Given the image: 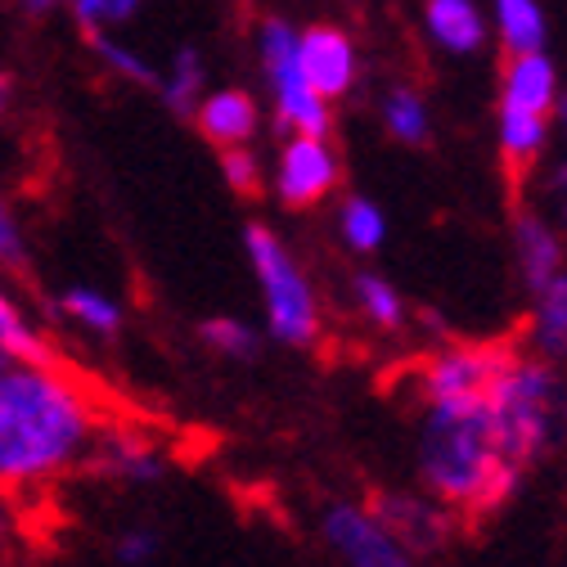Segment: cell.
I'll list each match as a JSON object with an SVG mask.
<instances>
[{
    "instance_id": "cell-1",
    "label": "cell",
    "mask_w": 567,
    "mask_h": 567,
    "mask_svg": "<svg viewBox=\"0 0 567 567\" xmlns=\"http://www.w3.org/2000/svg\"><path fill=\"white\" fill-rule=\"evenodd\" d=\"M100 429V401L59 361L0 365V491L10 501L86 468Z\"/></svg>"
},
{
    "instance_id": "cell-2",
    "label": "cell",
    "mask_w": 567,
    "mask_h": 567,
    "mask_svg": "<svg viewBox=\"0 0 567 567\" xmlns=\"http://www.w3.org/2000/svg\"><path fill=\"white\" fill-rule=\"evenodd\" d=\"M414 464L423 491L460 518H495L527 477V468L509 460L482 396L423 401Z\"/></svg>"
},
{
    "instance_id": "cell-3",
    "label": "cell",
    "mask_w": 567,
    "mask_h": 567,
    "mask_svg": "<svg viewBox=\"0 0 567 567\" xmlns=\"http://www.w3.org/2000/svg\"><path fill=\"white\" fill-rule=\"evenodd\" d=\"M501 442L518 468H532L567 437V383L563 365L536 357V351H509L501 374L482 392Z\"/></svg>"
},
{
    "instance_id": "cell-4",
    "label": "cell",
    "mask_w": 567,
    "mask_h": 567,
    "mask_svg": "<svg viewBox=\"0 0 567 567\" xmlns=\"http://www.w3.org/2000/svg\"><path fill=\"white\" fill-rule=\"evenodd\" d=\"M244 244H248V266H252L257 289H261L266 333L284 347H311L324 329V316H320V298H316V284H311L307 266L261 221L248 226Z\"/></svg>"
},
{
    "instance_id": "cell-5",
    "label": "cell",
    "mask_w": 567,
    "mask_h": 567,
    "mask_svg": "<svg viewBox=\"0 0 567 567\" xmlns=\"http://www.w3.org/2000/svg\"><path fill=\"white\" fill-rule=\"evenodd\" d=\"M261 63H266L270 91H275V117H279V126L293 131V135H329L333 131L329 100L316 95V86L302 73L298 37L284 28V23H275V19L261 28Z\"/></svg>"
},
{
    "instance_id": "cell-6",
    "label": "cell",
    "mask_w": 567,
    "mask_h": 567,
    "mask_svg": "<svg viewBox=\"0 0 567 567\" xmlns=\"http://www.w3.org/2000/svg\"><path fill=\"white\" fill-rule=\"evenodd\" d=\"M320 536L342 567H419V554L401 545L370 505L338 501L320 514Z\"/></svg>"
},
{
    "instance_id": "cell-7",
    "label": "cell",
    "mask_w": 567,
    "mask_h": 567,
    "mask_svg": "<svg viewBox=\"0 0 567 567\" xmlns=\"http://www.w3.org/2000/svg\"><path fill=\"white\" fill-rule=\"evenodd\" d=\"M514 347L505 342H446L429 351L419 365V392L423 401H473L501 374Z\"/></svg>"
},
{
    "instance_id": "cell-8",
    "label": "cell",
    "mask_w": 567,
    "mask_h": 567,
    "mask_svg": "<svg viewBox=\"0 0 567 567\" xmlns=\"http://www.w3.org/2000/svg\"><path fill=\"white\" fill-rule=\"evenodd\" d=\"M342 185V158L329 135H289L275 163V198L289 212H311Z\"/></svg>"
},
{
    "instance_id": "cell-9",
    "label": "cell",
    "mask_w": 567,
    "mask_h": 567,
    "mask_svg": "<svg viewBox=\"0 0 567 567\" xmlns=\"http://www.w3.org/2000/svg\"><path fill=\"white\" fill-rule=\"evenodd\" d=\"M370 509L383 518V527L410 545L414 554H437L451 545L460 514H451L442 501H433L429 491H379Z\"/></svg>"
},
{
    "instance_id": "cell-10",
    "label": "cell",
    "mask_w": 567,
    "mask_h": 567,
    "mask_svg": "<svg viewBox=\"0 0 567 567\" xmlns=\"http://www.w3.org/2000/svg\"><path fill=\"white\" fill-rule=\"evenodd\" d=\"M95 473L113 477V482H154L163 473V446L150 437V433H140V429H126V423H104L95 446H91V460H86Z\"/></svg>"
},
{
    "instance_id": "cell-11",
    "label": "cell",
    "mask_w": 567,
    "mask_h": 567,
    "mask_svg": "<svg viewBox=\"0 0 567 567\" xmlns=\"http://www.w3.org/2000/svg\"><path fill=\"white\" fill-rule=\"evenodd\" d=\"M514 261L523 284L536 293L567 266V235L545 217L540 207H518L514 212Z\"/></svg>"
},
{
    "instance_id": "cell-12",
    "label": "cell",
    "mask_w": 567,
    "mask_h": 567,
    "mask_svg": "<svg viewBox=\"0 0 567 567\" xmlns=\"http://www.w3.org/2000/svg\"><path fill=\"white\" fill-rule=\"evenodd\" d=\"M298 59H302V73L316 86V95L324 100H342L357 82V50L338 28H311L298 37Z\"/></svg>"
},
{
    "instance_id": "cell-13",
    "label": "cell",
    "mask_w": 567,
    "mask_h": 567,
    "mask_svg": "<svg viewBox=\"0 0 567 567\" xmlns=\"http://www.w3.org/2000/svg\"><path fill=\"white\" fill-rule=\"evenodd\" d=\"M549 140H554V113H532V109L501 104V158H505L509 181L523 185L545 163Z\"/></svg>"
},
{
    "instance_id": "cell-14",
    "label": "cell",
    "mask_w": 567,
    "mask_h": 567,
    "mask_svg": "<svg viewBox=\"0 0 567 567\" xmlns=\"http://www.w3.org/2000/svg\"><path fill=\"white\" fill-rule=\"evenodd\" d=\"M558 68L545 50H527V54H509L505 73H501V104L514 109H532V113H554L558 109Z\"/></svg>"
},
{
    "instance_id": "cell-15",
    "label": "cell",
    "mask_w": 567,
    "mask_h": 567,
    "mask_svg": "<svg viewBox=\"0 0 567 567\" xmlns=\"http://www.w3.org/2000/svg\"><path fill=\"white\" fill-rule=\"evenodd\" d=\"M194 122L207 145L230 150V145H252L261 113L248 91H217V95H203V104L194 109Z\"/></svg>"
},
{
    "instance_id": "cell-16",
    "label": "cell",
    "mask_w": 567,
    "mask_h": 567,
    "mask_svg": "<svg viewBox=\"0 0 567 567\" xmlns=\"http://www.w3.org/2000/svg\"><path fill=\"white\" fill-rule=\"evenodd\" d=\"M527 347L554 365H567V266L532 293Z\"/></svg>"
},
{
    "instance_id": "cell-17",
    "label": "cell",
    "mask_w": 567,
    "mask_h": 567,
    "mask_svg": "<svg viewBox=\"0 0 567 567\" xmlns=\"http://www.w3.org/2000/svg\"><path fill=\"white\" fill-rule=\"evenodd\" d=\"M54 316L63 324H73L78 333H86V338H113V333H122V320H126L122 302L104 289H91V284L63 289L59 302H54Z\"/></svg>"
},
{
    "instance_id": "cell-18",
    "label": "cell",
    "mask_w": 567,
    "mask_h": 567,
    "mask_svg": "<svg viewBox=\"0 0 567 567\" xmlns=\"http://www.w3.org/2000/svg\"><path fill=\"white\" fill-rule=\"evenodd\" d=\"M0 347L10 351V361H59L41 324L28 316L19 293L6 284V270H0Z\"/></svg>"
},
{
    "instance_id": "cell-19",
    "label": "cell",
    "mask_w": 567,
    "mask_h": 567,
    "mask_svg": "<svg viewBox=\"0 0 567 567\" xmlns=\"http://www.w3.org/2000/svg\"><path fill=\"white\" fill-rule=\"evenodd\" d=\"M423 23H429L433 41L446 45L451 54H468L486 41V19L473 0H429L423 6Z\"/></svg>"
},
{
    "instance_id": "cell-20",
    "label": "cell",
    "mask_w": 567,
    "mask_h": 567,
    "mask_svg": "<svg viewBox=\"0 0 567 567\" xmlns=\"http://www.w3.org/2000/svg\"><path fill=\"white\" fill-rule=\"evenodd\" d=\"M351 302H357V316H361L370 329H379V333H396V329L410 320L401 289H396L392 279L374 275V270H361L357 279H351Z\"/></svg>"
},
{
    "instance_id": "cell-21",
    "label": "cell",
    "mask_w": 567,
    "mask_h": 567,
    "mask_svg": "<svg viewBox=\"0 0 567 567\" xmlns=\"http://www.w3.org/2000/svg\"><path fill=\"white\" fill-rule=\"evenodd\" d=\"M495 28H501V45L505 54H527V50H545L549 23L536 0H495Z\"/></svg>"
},
{
    "instance_id": "cell-22",
    "label": "cell",
    "mask_w": 567,
    "mask_h": 567,
    "mask_svg": "<svg viewBox=\"0 0 567 567\" xmlns=\"http://www.w3.org/2000/svg\"><path fill=\"white\" fill-rule=\"evenodd\" d=\"M383 126L392 140H401V145H429L433 140V117H429V104H423L419 91L410 86H392L383 95Z\"/></svg>"
},
{
    "instance_id": "cell-23",
    "label": "cell",
    "mask_w": 567,
    "mask_h": 567,
    "mask_svg": "<svg viewBox=\"0 0 567 567\" xmlns=\"http://www.w3.org/2000/svg\"><path fill=\"white\" fill-rule=\"evenodd\" d=\"M338 235H342V244L351 252H361V257L379 252L383 239H388V221H383L379 203L374 198H361V194L342 198V207H338Z\"/></svg>"
},
{
    "instance_id": "cell-24",
    "label": "cell",
    "mask_w": 567,
    "mask_h": 567,
    "mask_svg": "<svg viewBox=\"0 0 567 567\" xmlns=\"http://www.w3.org/2000/svg\"><path fill=\"white\" fill-rule=\"evenodd\" d=\"M198 338L207 351H217V357L226 361H252L257 357V347H261V333L239 320V316H212L198 324Z\"/></svg>"
},
{
    "instance_id": "cell-25",
    "label": "cell",
    "mask_w": 567,
    "mask_h": 567,
    "mask_svg": "<svg viewBox=\"0 0 567 567\" xmlns=\"http://www.w3.org/2000/svg\"><path fill=\"white\" fill-rule=\"evenodd\" d=\"M163 86V100L176 109V113H189L194 100H203V63L194 50H181L176 63H172V78L158 82Z\"/></svg>"
},
{
    "instance_id": "cell-26",
    "label": "cell",
    "mask_w": 567,
    "mask_h": 567,
    "mask_svg": "<svg viewBox=\"0 0 567 567\" xmlns=\"http://www.w3.org/2000/svg\"><path fill=\"white\" fill-rule=\"evenodd\" d=\"M221 172H226V185H230L239 198H257L261 185H266L261 163H257V154H252L248 145H230V150H221Z\"/></svg>"
},
{
    "instance_id": "cell-27",
    "label": "cell",
    "mask_w": 567,
    "mask_h": 567,
    "mask_svg": "<svg viewBox=\"0 0 567 567\" xmlns=\"http://www.w3.org/2000/svg\"><path fill=\"white\" fill-rule=\"evenodd\" d=\"M536 194H540V212H545V217L567 235V150L540 172Z\"/></svg>"
},
{
    "instance_id": "cell-28",
    "label": "cell",
    "mask_w": 567,
    "mask_h": 567,
    "mask_svg": "<svg viewBox=\"0 0 567 567\" xmlns=\"http://www.w3.org/2000/svg\"><path fill=\"white\" fill-rule=\"evenodd\" d=\"M91 41H95V50H100V59L113 68V73H122L126 82H135V86H158V73L154 68L140 59V54H131V50H122L117 41H109V37H100V32H91Z\"/></svg>"
},
{
    "instance_id": "cell-29",
    "label": "cell",
    "mask_w": 567,
    "mask_h": 567,
    "mask_svg": "<svg viewBox=\"0 0 567 567\" xmlns=\"http://www.w3.org/2000/svg\"><path fill=\"white\" fill-rule=\"evenodd\" d=\"M0 270L6 275H28V239H23L19 221H14L6 194H0Z\"/></svg>"
},
{
    "instance_id": "cell-30",
    "label": "cell",
    "mask_w": 567,
    "mask_h": 567,
    "mask_svg": "<svg viewBox=\"0 0 567 567\" xmlns=\"http://www.w3.org/2000/svg\"><path fill=\"white\" fill-rule=\"evenodd\" d=\"M154 554H158V532L154 527H122L113 536L117 567H145V563H154Z\"/></svg>"
},
{
    "instance_id": "cell-31",
    "label": "cell",
    "mask_w": 567,
    "mask_h": 567,
    "mask_svg": "<svg viewBox=\"0 0 567 567\" xmlns=\"http://www.w3.org/2000/svg\"><path fill=\"white\" fill-rule=\"evenodd\" d=\"M140 0H78V19L86 32H100L104 23H122L135 14Z\"/></svg>"
},
{
    "instance_id": "cell-32",
    "label": "cell",
    "mask_w": 567,
    "mask_h": 567,
    "mask_svg": "<svg viewBox=\"0 0 567 567\" xmlns=\"http://www.w3.org/2000/svg\"><path fill=\"white\" fill-rule=\"evenodd\" d=\"M10 104H14V78L6 73V68H0V122H6Z\"/></svg>"
},
{
    "instance_id": "cell-33",
    "label": "cell",
    "mask_w": 567,
    "mask_h": 567,
    "mask_svg": "<svg viewBox=\"0 0 567 567\" xmlns=\"http://www.w3.org/2000/svg\"><path fill=\"white\" fill-rule=\"evenodd\" d=\"M554 126H558V135H563V150H567V91L558 95V109H554Z\"/></svg>"
},
{
    "instance_id": "cell-34",
    "label": "cell",
    "mask_w": 567,
    "mask_h": 567,
    "mask_svg": "<svg viewBox=\"0 0 567 567\" xmlns=\"http://www.w3.org/2000/svg\"><path fill=\"white\" fill-rule=\"evenodd\" d=\"M6 532H10V495L0 491V536H6Z\"/></svg>"
},
{
    "instance_id": "cell-35",
    "label": "cell",
    "mask_w": 567,
    "mask_h": 567,
    "mask_svg": "<svg viewBox=\"0 0 567 567\" xmlns=\"http://www.w3.org/2000/svg\"><path fill=\"white\" fill-rule=\"evenodd\" d=\"M50 6H54V0H28V10H32V14H41V10H50Z\"/></svg>"
},
{
    "instance_id": "cell-36",
    "label": "cell",
    "mask_w": 567,
    "mask_h": 567,
    "mask_svg": "<svg viewBox=\"0 0 567 567\" xmlns=\"http://www.w3.org/2000/svg\"><path fill=\"white\" fill-rule=\"evenodd\" d=\"M0 365H10V351L6 347H0Z\"/></svg>"
}]
</instances>
